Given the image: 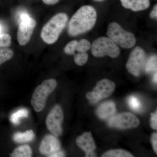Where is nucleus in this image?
I'll use <instances>...</instances> for the list:
<instances>
[{"label": "nucleus", "mask_w": 157, "mask_h": 157, "mask_svg": "<svg viewBox=\"0 0 157 157\" xmlns=\"http://www.w3.org/2000/svg\"><path fill=\"white\" fill-rule=\"evenodd\" d=\"M90 43L88 40L82 39L78 42L76 47V52H86L91 48Z\"/></svg>", "instance_id": "22"}, {"label": "nucleus", "mask_w": 157, "mask_h": 157, "mask_svg": "<svg viewBox=\"0 0 157 157\" xmlns=\"http://www.w3.org/2000/svg\"><path fill=\"white\" fill-rule=\"evenodd\" d=\"M152 145L154 151L156 154H157V134L155 133L153 134L151 138Z\"/></svg>", "instance_id": "27"}, {"label": "nucleus", "mask_w": 157, "mask_h": 157, "mask_svg": "<svg viewBox=\"0 0 157 157\" xmlns=\"http://www.w3.org/2000/svg\"><path fill=\"white\" fill-rule=\"evenodd\" d=\"M11 38L9 34L0 33V48H7L11 45Z\"/></svg>", "instance_id": "23"}, {"label": "nucleus", "mask_w": 157, "mask_h": 157, "mask_svg": "<svg viewBox=\"0 0 157 157\" xmlns=\"http://www.w3.org/2000/svg\"><path fill=\"white\" fill-rule=\"evenodd\" d=\"M77 146L85 152L86 157H96V144L91 133L85 132L76 139Z\"/></svg>", "instance_id": "11"}, {"label": "nucleus", "mask_w": 157, "mask_h": 157, "mask_svg": "<svg viewBox=\"0 0 157 157\" xmlns=\"http://www.w3.org/2000/svg\"><path fill=\"white\" fill-rule=\"evenodd\" d=\"M153 81L154 82V83H157V72H156V73H155L153 79Z\"/></svg>", "instance_id": "31"}, {"label": "nucleus", "mask_w": 157, "mask_h": 157, "mask_svg": "<svg viewBox=\"0 0 157 157\" xmlns=\"http://www.w3.org/2000/svg\"><path fill=\"white\" fill-rule=\"evenodd\" d=\"M107 35L117 45L122 48H132L136 43V39L132 33L124 30L117 23H110L107 28Z\"/></svg>", "instance_id": "4"}, {"label": "nucleus", "mask_w": 157, "mask_h": 157, "mask_svg": "<svg viewBox=\"0 0 157 157\" xmlns=\"http://www.w3.org/2000/svg\"><path fill=\"white\" fill-rule=\"evenodd\" d=\"M151 126L153 129L156 130L157 129V111L154 113H151Z\"/></svg>", "instance_id": "26"}, {"label": "nucleus", "mask_w": 157, "mask_h": 157, "mask_svg": "<svg viewBox=\"0 0 157 157\" xmlns=\"http://www.w3.org/2000/svg\"><path fill=\"white\" fill-rule=\"evenodd\" d=\"M120 1L124 8L134 11L146 10L150 5V0H120Z\"/></svg>", "instance_id": "13"}, {"label": "nucleus", "mask_w": 157, "mask_h": 157, "mask_svg": "<svg viewBox=\"0 0 157 157\" xmlns=\"http://www.w3.org/2000/svg\"><path fill=\"white\" fill-rule=\"evenodd\" d=\"M28 116V110L25 108H22L18 109L12 114L10 117V121L14 125H17L20 123L21 118L27 117Z\"/></svg>", "instance_id": "17"}, {"label": "nucleus", "mask_w": 157, "mask_h": 157, "mask_svg": "<svg viewBox=\"0 0 157 157\" xmlns=\"http://www.w3.org/2000/svg\"><path fill=\"white\" fill-rule=\"evenodd\" d=\"M35 134L33 130H28L24 132H17L13 136V139L17 143H24L32 141L35 138Z\"/></svg>", "instance_id": "15"}, {"label": "nucleus", "mask_w": 157, "mask_h": 157, "mask_svg": "<svg viewBox=\"0 0 157 157\" xmlns=\"http://www.w3.org/2000/svg\"><path fill=\"white\" fill-rule=\"evenodd\" d=\"M59 0H42V2L45 4L49 6L54 5L58 2Z\"/></svg>", "instance_id": "29"}, {"label": "nucleus", "mask_w": 157, "mask_h": 157, "mask_svg": "<svg viewBox=\"0 0 157 157\" xmlns=\"http://www.w3.org/2000/svg\"><path fill=\"white\" fill-rule=\"evenodd\" d=\"M20 19L21 21L17 29V41L19 45L24 46L30 40L36 25V21L26 13H21Z\"/></svg>", "instance_id": "6"}, {"label": "nucleus", "mask_w": 157, "mask_h": 157, "mask_svg": "<svg viewBox=\"0 0 157 157\" xmlns=\"http://www.w3.org/2000/svg\"><path fill=\"white\" fill-rule=\"evenodd\" d=\"M64 116L61 107L57 105L51 110L46 118V125L52 135L59 137L63 132L62 124Z\"/></svg>", "instance_id": "9"}, {"label": "nucleus", "mask_w": 157, "mask_h": 157, "mask_svg": "<svg viewBox=\"0 0 157 157\" xmlns=\"http://www.w3.org/2000/svg\"><path fill=\"white\" fill-rule=\"evenodd\" d=\"M14 56V52L7 48H0V65L9 60Z\"/></svg>", "instance_id": "20"}, {"label": "nucleus", "mask_w": 157, "mask_h": 157, "mask_svg": "<svg viewBox=\"0 0 157 157\" xmlns=\"http://www.w3.org/2000/svg\"><path fill=\"white\" fill-rule=\"evenodd\" d=\"M48 156L50 157H63L65 156V154L63 151H59L51 154Z\"/></svg>", "instance_id": "28"}, {"label": "nucleus", "mask_w": 157, "mask_h": 157, "mask_svg": "<svg viewBox=\"0 0 157 157\" xmlns=\"http://www.w3.org/2000/svg\"><path fill=\"white\" fill-rule=\"evenodd\" d=\"M68 21L67 15L64 13L55 14L42 28L40 34L42 41L48 45L55 43L67 26Z\"/></svg>", "instance_id": "2"}, {"label": "nucleus", "mask_w": 157, "mask_h": 157, "mask_svg": "<svg viewBox=\"0 0 157 157\" xmlns=\"http://www.w3.org/2000/svg\"><path fill=\"white\" fill-rule=\"evenodd\" d=\"M140 121L131 113L124 112L112 117L108 121L109 126L116 128H133L140 124Z\"/></svg>", "instance_id": "10"}, {"label": "nucleus", "mask_w": 157, "mask_h": 157, "mask_svg": "<svg viewBox=\"0 0 157 157\" xmlns=\"http://www.w3.org/2000/svg\"><path fill=\"white\" fill-rule=\"evenodd\" d=\"M61 144L56 136L46 135L42 139L39 146V151L42 155H49L60 150Z\"/></svg>", "instance_id": "12"}, {"label": "nucleus", "mask_w": 157, "mask_h": 157, "mask_svg": "<svg viewBox=\"0 0 157 157\" xmlns=\"http://www.w3.org/2000/svg\"><path fill=\"white\" fill-rule=\"evenodd\" d=\"M130 107L135 111H138L141 108V104L139 99L135 96H131L128 100Z\"/></svg>", "instance_id": "25"}, {"label": "nucleus", "mask_w": 157, "mask_h": 157, "mask_svg": "<svg viewBox=\"0 0 157 157\" xmlns=\"http://www.w3.org/2000/svg\"><path fill=\"white\" fill-rule=\"evenodd\" d=\"M102 157H133L128 151L122 149H115L106 152L102 155Z\"/></svg>", "instance_id": "18"}, {"label": "nucleus", "mask_w": 157, "mask_h": 157, "mask_svg": "<svg viewBox=\"0 0 157 157\" xmlns=\"http://www.w3.org/2000/svg\"><path fill=\"white\" fill-rule=\"evenodd\" d=\"M146 55L143 48L139 46L135 47L130 55L126 64L128 72L133 76H140L144 69Z\"/></svg>", "instance_id": "7"}, {"label": "nucleus", "mask_w": 157, "mask_h": 157, "mask_svg": "<svg viewBox=\"0 0 157 157\" xmlns=\"http://www.w3.org/2000/svg\"><path fill=\"white\" fill-rule=\"evenodd\" d=\"M90 48L93 55L96 57L107 56L116 58L120 54V49L118 45L108 37H101L96 39Z\"/></svg>", "instance_id": "5"}, {"label": "nucleus", "mask_w": 157, "mask_h": 157, "mask_svg": "<svg viewBox=\"0 0 157 157\" xmlns=\"http://www.w3.org/2000/svg\"><path fill=\"white\" fill-rule=\"evenodd\" d=\"M4 31V25L0 22V33H4L3 32Z\"/></svg>", "instance_id": "32"}, {"label": "nucleus", "mask_w": 157, "mask_h": 157, "mask_svg": "<svg viewBox=\"0 0 157 157\" xmlns=\"http://www.w3.org/2000/svg\"><path fill=\"white\" fill-rule=\"evenodd\" d=\"M57 82L54 78L44 80L34 90L31 103L34 110L40 112L44 109L48 96L56 87Z\"/></svg>", "instance_id": "3"}, {"label": "nucleus", "mask_w": 157, "mask_h": 157, "mask_svg": "<svg viewBox=\"0 0 157 157\" xmlns=\"http://www.w3.org/2000/svg\"><path fill=\"white\" fill-rule=\"evenodd\" d=\"M94 1H97V2H102V1H104V0H94Z\"/></svg>", "instance_id": "33"}, {"label": "nucleus", "mask_w": 157, "mask_h": 157, "mask_svg": "<svg viewBox=\"0 0 157 157\" xmlns=\"http://www.w3.org/2000/svg\"><path fill=\"white\" fill-rule=\"evenodd\" d=\"M150 17L152 18H157V6L155 5L152 11L150 13Z\"/></svg>", "instance_id": "30"}, {"label": "nucleus", "mask_w": 157, "mask_h": 157, "mask_svg": "<svg viewBox=\"0 0 157 157\" xmlns=\"http://www.w3.org/2000/svg\"><path fill=\"white\" fill-rule=\"evenodd\" d=\"M88 58V55L86 52H78L74 55V61L78 66H83L86 63Z\"/></svg>", "instance_id": "21"}, {"label": "nucleus", "mask_w": 157, "mask_h": 157, "mask_svg": "<svg viewBox=\"0 0 157 157\" xmlns=\"http://www.w3.org/2000/svg\"><path fill=\"white\" fill-rule=\"evenodd\" d=\"M32 150L28 144L21 145L14 149L11 156L12 157H31L32 156Z\"/></svg>", "instance_id": "16"}, {"label": "nucleus", "mask_w": 157, "mask_h": 157, "mask_svg": "<svg viewBox=\"0 0 157 157\" xmlns=\"http://www.w3.org/2000/svg\"><path fill=\"white\" fill-rule=\"evenodd\" d=\"M116 108L114 103L107 101L101 104L97 109V114L101 119L105 120L112 117L115 113Z\"/></svg>", "instance_id": "14"}, {"label": "nucleus", "mask_w": 157, "mask_h": 157, "mask_svg": "<svg viewBox=\"0 0 157 157\" xmlns=\"http://www.w3.org/2000/svg\"><path fill=\"white\" fill-rule=\"evenodd\" d=\"M157 57L156 55L151 56L145 63L144 70L147 73L157 71Z\"/></svg>", "instance_id": "19"}, {"label": "nucleus", "mask_w": 157, "mask_h": 157, "mask_svg": "<svg viewBox=\"0 0 157 157\" xmlns=\"http://www.w3.org/2000/svg\"><path fill=\"white\" fill-rule=\"evenodd\" d=\"M78 42V41L77 40H73L69 42L64 48L65 53L70 55H74L76 54V47Z\"/></svg>", "instance_id": "24"}, {"label": "nucleus", "mask_w": 157, "mask_h": 157, "mask_svg": "<svg viewBox=\"0 0 157 157\" xmlns=\"http://www.w3.org/2000/svg\"><path fill=\"white\" fill-rule=\"evenodd\" d=\"M115 87V83L107 79H102L97 82L92 92L86 94V98L92 103H96L111 95Z\"/></svg>", "instance_id": "8"}, {"label": "nucleus", "mask_w": 157, "mask_h": 157, "mask_svg": "<svg viewBox=\"0 0 157 157\" xmlns=\"http://www.w3.org/2000/svg\"><path fill=\"white\" fill-rule=\"evenodd\" d=\"M97 13L90 6H84L76 11L68 25V33L71 36H76L90 30L95 25Z\"/></svg>", "instance_id": "1"}]
</instances>
